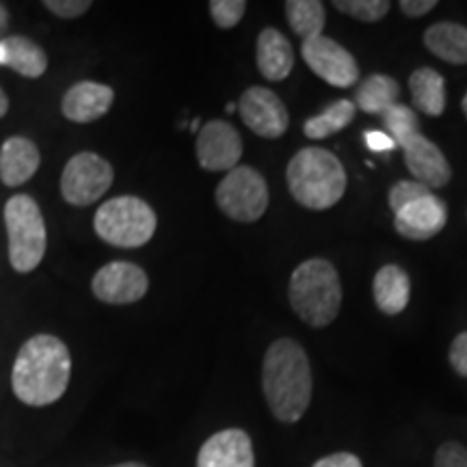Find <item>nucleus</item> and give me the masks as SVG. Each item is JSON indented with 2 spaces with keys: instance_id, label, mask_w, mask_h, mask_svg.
Instances as JSON below:
<instances>
[{
  "instance_id": "f257e3e1",
  "label": "nucleus",
  "mask_w": 467,
  "mask_h": 467,
  "mask_svg": "<svg viewBox=\"0 0 467 467\" xmlns=\"http://www.w3.org/2000/svg\"><path fill=\"white\" fill-rule=\"evenodd\" d=\"M72 377V358L66 342L57 336L28 337L17 350L11 388L28 407H48L66 394Z\"/></svg>"
},
{
  "instance_id": "f03ea898",
  "label": "nucleus",
  "mask_w": 467,
  "mask_h": 467,
  "mask_svg": "<svg viewBox=\"0 0 467 467\" xmlns=\"http://www.w3.org/2000/svg\"><path fill=\"white\" fill-rule=\"evenodd\" d=\"M312 368L299 342L279 337L268 347L262 364V389L275 420L295 424L312 400Z\"/></svg>"
},
{
  "instance_id": "7ed1b4c3",
  "label": "nucleus",
  "mask_w": 467,
  "mask_h": 467,
  "mask_svg": "<svg viewBox=\"0 0 467 467\" xmlns=\"http://www.w3.org/2000/svg\"><path fill=\"white\" fill-rule=\"evenodd\" d=\"M290 195L309 210L334 208L347 191V171L334 151L303 148L285 169Z\"/></svg>"
},
{
  "instance_id": "20e7f679",
  "label": "nucleus",
  "mask_w": 467,
  "mask_h": 467,
  "mask_svg": "<svg viewBox=\"0 0 467 467\" xmlns=\"http://www.w3.org/2000/svg\"><path fill=\"white\" fill-rule=\"evenodd\" d=\"M290 306L303 323L323 329L340 314L342 284L329 260L312 258L295 268L288 288Z\"/></svg>"
},
{
  "instance_id": "39448f33",
  "label": "nucleus",
  "mask_w": 467,
  "mask_h": 467,
  "mask_svg": "<svg viewBox=\"0 0 467 467\" xmlns=\"http://www.w3.org/2000/svg\"><path fill=\"white\" fill-rule=\"evenodd\" d=\"M5 227L9 238V262L17 273H31L42 265L48 232L37 202L31 195H14L5 203Z\"/></svg>"
},
{
  "instance_id": "423d86ee",
  "label": "nucleus",
  "mask_w": 467,
  "mask_h": 467,
  "mask_svg": "<svg viewBox=\"0 0 467 467\" xmlns=\"http://www.w3.org/2000/svg\"><path fill=\"white\" fill-rule=\"evenodd\" d=\"M154 208L132 195H121L104 202L93 217L96 234L104 243L121 249H137L151 241L156 234Z\"/></svg>"
},
{
  "instance_id": "0eeeda50",
  "label": "nucleus",
  "mask_w": 467,
  "mask_h": 467,
  "mask_svg": "<svg viewBox=\"0 0 467 467\" xmlns=\"http://www.w3.org/2000/svg\"><path fill=\"white\" fill-rule=\"evenodd\" d=\"M217 206L225 217L238 223H254L268 208V186L258 169L241 165L221 180L214 192Z\"/></svg>"
},
{
  "instance_id": "6e6552de",
  "label": "nucleus",
  "mask_w": 467,
  "mask_h": 467,
  "mask_svg": "<svg viewBox=\"0 0 467 467\" xmlns=\"http://www.w3.org/2000/svg\"><path fill=\"white\" fill-rule=\"evenodd\" d=\"M113 167L93 151H80L67 161L61 175V195L72 206H91L113 184Z\"/></svg>"
},
{
  "instance_id": "1a4fd4ad",
  "label": "nucleus",
  "mask_w": 467,
  "mask_h": 467,
  "mask_svg": "<svg viewBox=\"0 0 467 467\" xmlns=\"http://www.w3.org/2000/svg\"><path fill=\"white\" fill-rule=\"evenodd\" d=\"M301 57L307 63V67L318 78H323L325 83L340 87V89H348V87L358 83V61H355V57L344 46L334 42L331 37L320 35V37L303 42Z\"/></svg>"
},
{
  "instance_id": "9d476101",
  "label": "nucleus",
  "mask_w": 467,
  "mask_h": 467,
  "mask_svg": "<svg viewBox=\"0 0 467 467\" xmlns=\"http://www.w3.org/2000/svg\"><path fill=\"white\" fill-rule=\"evenodd\" d=\"M238 115L243 124L265 139H279L285 134L290 115L282 98L265 87H249L238 100Z\"/></svg>"
},
{
  "instance_id": "9b49d317",
  "label": "nucleus",
  "mask_w": 467,
  "mask_h": 467,
  "mask_svg": "<svg viewBox=\"0 0 467 467\" xmlns=\"http://www.w3.org/2000/svg\"><path fill=\"white\" fill-rule=\"evenodd\" d=\"M150 279L141 266L132 262H109L93 275L91 290L109 306H128L148 295Z\"/></svg>"
},
{
  "instance_id": "f8f14e48",
  "label": "nucleus",
  "mask_w": 467,
  "mask_h": 467,
  "mask_svg": "<svg viewBox=\"0 0 467 467\" xmlns=\"http://www.w3.org/2000/svg\"><path fill=\"white\" fill-rule=\"evenodd\" d=\"M195 151L206 171H232L243 156V139L232 124L213 119L200 130Z\"/></svg>"
},
{
  "instance_id": "ddd939ff",
  "label": "nucleus",
  "mask_w": 467,
  "mask_h": 467,
  "mask_svg": "<svg viewBox=\"0 0 467 467\" xmlns=\"http://www.w3.org/2000/svg\"><path fill=\"white\" fill-rule=\"evenodd\" d=\"M448 221V208L440 197L429 192V195L420 197L411 202L399 213L394 214V227L407 241H431L437 236Z\"/></svg>"
},
{
  "instance_id": "4468645a",
  "label": "nucleus",
  "mask_w": 467,
  "mask_h": 467,
  "mask_svg": "<svg viewBox=\"0 0 467 467\" xmlns=\"http://www.w3.org/2000/svg\"><path fill=\"white\" fill-rule=\"evenodd\" d=\"M405 150V162L407 169L411 171L416 182H420L426 189H441L451 182L452 169L451 162L446 161L443 151L437 145L426 139L424 134H416L402 145Z\"/></svg>"
},
{
  "instance_id": "2eb2a0df",
  "label": "nucleus",
  "mask_w": 467,
  "mask_h": 467,
  "mask_svg": "<svg viewBox=\"0 0 467 467\" xmlns=\"http://www.w3.org/2000/svg\"><path fill=\"white\" fill-rule=\"evenodd\" d=\"M197 467H255L251 437L243 429L219 431L203 441Z\"/></svg>"
},
{
  "instance_id": "dca6fc26",
  "label": "nucleus",
  "mask_w": 467,
  "mask_h": 467,
  "mask_svg": "<svg viewBox=\"0 0 467 467\" xmlns=\"http://www.w3.org/2000/svg\"><path fill=\"white\" fill-rule=\"evenodd\" d=\"M115 100V91L109 85L93 83V80H80L69 87L63 96L61 110L74 124H91L100 119L110 110Z\"/></svg>"
},
{
  "instance_id": "f3484780",
  "label": "nucleus",
  "mask_w": 467,
  "mask_h": 467,
  "mask_svg": "<svg viewBox=\"0 0 467 467\" xmlns=\"http://www.w3.org/2000/svg\"><path fill=\"white\" fill-rule=\"evenodd\" d=\"M39 156L37 145L26 137H9L0 148V182L5 186H20L37 173Z\"/></svg>"
},
{
  "instance_id": "a211bd4d",
  "label": "nucleus",
  "mask_w": 467,
  "mask_h": 467,
  "mask_svg": "<svg viewBox=\"0 0 467 467\" xmlns=\"http://www.w3.org/2000/svg\"><path fill=\"white\" fill-rule=\"evenodd\" d=\"M255 61H258L260 74L266 80L279 83V80L288 78L292 67H295V50L282 31L268 26L258 35Z\"/></svg>"
},
{
  "instance_id": "6ab92c4d",
  "label": "nucleus",
  "mask_w": 467,
  "mask_h": 467,
  "mask_svg": "<svg viewBox=\"0 0 467 467\" xmlns=\"http://www.w3.org/2000/svg\"><path fill=\"white\" fill-rule=\"evenodd\" d=\"M0 66H7L25 78H39L48 69V57L33 39L5 37L0 42Z\"/></svg>"
},
{
  "instance_id": "aec40b11",
  "label": "nucleus",
  "mask_w": 467,
  "mask_h": 467,
  "mask_svg": "<svg viewBox=\"0 0 467 467\" xmlns=\"http://www.w3.org/2000/svg\"><path fill=\"white\" fill-rule=\"evenodd\" d=\"M377 307L388 317H396L407 307L409 295H411V282L400 266L388 265L379 268L375 282H372Z\"/></svg>"
},
{
  "instance_id": "412c9836",
  "label": "nucleus",
  "mask_w": 467,
  "mask_h": 467,
  "mask_svg": "<svg viewBox=\"0 0 467 467\" xmlns=\"http://www.w3.org/2000/svg\"><path fill=\"white\" fill-rule=\"evenodd\" d=\"M424 46L437 58L454 66L467 63V26L457 22H437L424 33Z\"/></svg>"
},
{
  "instance_id": "4be33fe9",
  "label": "nucleus",
  "mask_w": 467,
  "mask_h": 467,
  "mask_svg": "<svg viewBox=\"0 0 467 467\" xmlns=\"http://www.w3.org/2000/svg\"><path fill=\"white\" fill-rule=\"evenodd\" d=\"M411 100L420 113L440 117L446 110V80L433 67H420L409 76Z\"/></svg>"
},
{
  "instance_id": "5701e85b",
  "label": "nucleus",
  "mask_w": 467,
  "mask_h": 467,
  "mask_svg": "<svg viewBox=\"0 0 467 467\" xmlns=\"http://www.w3.org/2000/svg\"><path fill=\"white\" fill-rule=\"evenodd\" d=\"M400 85L388 74L368 76L355 91V109H361L368 115H383L385 110L399 104Z\"/></svg>"
},
{
  "instance_id": "b1692460",
  "label": "nucleus",
  "mask_w": 467,
  "mask_h": 467,
  "mask_svg": "<svg viewBox=\"0 0 467 467\" xmlns=\"http://www.w3.org/2000/svg\"><path fill=\"white\" fill-rule=\"evenodd\" d=\"M285 17H288L292 31L299 35L303 42L320 37L327 22L325 5L320 0H288L285 3Z\"/></svg>"
},
{
  "instance_id": "393cba45",
  "label": "nucleus",
  "mask_w": 467,
  "mask_h": 467,
  "mask_svg": "<svg viewBox=\"0 0 467 467\" xmlns=\"http://www.w3.org/2000/svg\"><path fill=\"white\" fill-rule=\"evenodd\" d=\"M355 119V104L350 100H337L329 104L323 113L309 117L303 124V134L312 141H320V139L334 137V134L342 132L350 121Z\"/></svg>"
},
{
  "instance_id": "a878e982",
  "label": "nucleus",
  "mask_w": 467,
  "mask_h": 467,
  "mask_svg": "<svg viewBox=\"0 0 467 467\" xmlns=\"http://www.w3.org/2000/svg\"><path fill=\"white\" fill-rule=\"evenodd\" d=\"M383 121H385V130H388L389 139L399 145H405L409 139L416 137L420 130V121L416 110L407 104H394L392 109H388L383 113Z\"/></svg>"
},
{
  "instance_id": "bb28decb",
  "label": "nucleus",
  "mask_w": 467,
  "mask_h": 467,
  "mask_svg": "<svg viewBox=\"0 0 467 467\" xmlns=\"http://www.w3.org/2000/svg\"><path fill=\"white\" fill-rule=\"evenodd\" d=\"M334 7L342 14L355 17V20L372 25V22L383 20L388 16L389 3L388 0H336Z\"/></svg>"
},
{
  "instance_id": "cd10ccee",
  "label": "nucleus",
  "mask_w": 467,
  "mask_h": 467,
  "mask_svg": "<svg viewBox=\"0 0 467 467\" xmlns=\"http://www.w3.org/2000/svg\"><path fill=\"white\" fill-rule=\"evenodd\" d=\"M247 3L244 0H213L210 3V17L219 28H234L243 20Z\"/></svg>"
},
{
  "instance_id": "c85d7f7f",
  "label": "nucleus",
  "mask_w": 467,
  "mask_h": 467,
  "mask_svg": "<svg viewBox=\"0 0 467 467\" xmlns=\"http://www.w3.org/2000/svg\"><path fill=\"white\" fill-rule=\"evenodd\" d=\"M429 192H433L431 189H426V186H422L420 182H416V180H400V182H396L392 189H389V208L394 210V214L399 213V210H402L405 206H409L411 202L420 200V197L429 195Z\"/></svg>"
},
{
  "instance_id": "c756f323",
  "label": "nucleus",
  "mask_w": 467,
  "mask_h": 467,
  "mask_svg": "<svg viewBox=\"0 0 467 467\" xmlns=\"http://www.w3.org/2000/svg\"><path fill=\"white\" fill-rule=\"evenodd\" d=\"M435 467H467V448L459 441H446L437 448Z\"/></svg>"
},
{
  "instance_id": "7c9ffc66",
  "label": "nucleus",
  "mask_w": 467,
  "mask_h": 467,
  "mask_svg": "<svg viewBox=\"0 0 467 467\" xmlns=\"http://www.w3.org/2000/svg\"><path fill=\"white\" fill-rule=\"evenodd\" d=\"M44 7L63 20H72V17L87 14L91 9V3L89 0H46Z\"/></svg>"
},
{
  "instance_id": "2f4dec72",
  "label": "nucleus",
  "mask_w": 467,
  "mask_h": 467,
  "mask_svg": "<svg viewBox=\"0 0 467 467\" xmlns=\"http://www.w3.org/2000/svg\"><path fill=\"white\" fill-rule=\"evenodd\" d=\"M448 358H451V366L454 368V372H459L461 377L467 379V331L454 337Z\"/></svg>"
},
{
  "instance_id": "473e14b6",
  "label": "nucleus",
  "mask_w": 467,
  "mask_h": 467,
  "mask_svg": "<svg viewBox=\"0 0 467 467\" xmlns=\"http://www.w3.org/2000/svg\"><path fill=\"white\" fill-rule=\"evenodd\" d=\"M312 467H364V465H361L359 457H355V454L336 452V454H329V457L318 459Z\"/></svg>"
},
{
  "instance_id": "72a5a7b5",
  "label": "nucleus",
  "mask_w": 467,
  "mask_h": 467,
  "mask_svg": "<svg viewBox=\"0 0 467 467\" xmlns=\"http://www.w3.org/2000/svg\"><path fill=\"white\" fill-rule=\"evenodd\" d=\"M437 7L435 0H400V11L407 17H422Z\"/></svg>"
},
{
  "instance_id": "f704fd0d",
  "label": "nucleus",
  "mask_w": 467,
  "mask_h": 467,
  "mask_svg": "<svg viewBox=\"0 0 467 467\" xmlns=\"http://www.w3.org/2000/svg\"><path fill=\"white\" fill-rule=\"evenodd\" d=\"M364 141L368 145V150L372 151H392L396 148V143L389 139V134L381 130H368L364 134Z\"/></svg>"
},
{
  "instance_id": "c9c22d12",
  "label": "nucleus",
  "mask_w": 467,
  "mask_h": 467,
  "mask_svg": "<svg viewBox=\"0 0 467 467\" xmlns=\"http://www.w3.org/2000/svg\"><path fill=\"white\" fill-rule=\"evenodd\" d=\"M7 110H9V98L5 96L3 89H0V119H3V117L7 115Z\"/></svg>"
},
{
  "instance_id": "e433bc0d",
  "label": "nucleus",
  "mask_w": 467,
  "mask_h": 467,
  "mask_svg": "<svg viewBox=\"0 0 467 467\" xmlns=\"http://www.w3.org/2000/svg\"><path fill=\"white\" fill-rule=\"evenodd\" d=\"M5 25H7V11L0 7V31H3V28H7Z\"/></svg>"
},
{
  "instance_id": "4c0bfd02",
  "label": "nucleus",
  "mask_w": 467,
  "mask_h": 467,
  "mask_svg": "<svg viewBox=\"0 0 467 467\" xmlns=\"http://www.w3.org/2000/svg\"><path fill=\"white\" fill-rule=\"evenodd\" d=\"M113 467H148V465L137 463V461H130V463H119V465H113Z\"/></svg>"
},
{
  "instance_id": "58836bf2",
  "label": "nucleus",
  "mask_w": 467,
  "mask_h": 467,
  "mask_svg": "<svg viewBox=\"0 0 467 467\" xmlns=\"http://www.w3.org/2000/svg\"><path fill=\"white\" fill-rule=\"evenodd\" d=\"M461 107H463V113H465V117H467V93H465V98H463V104H461Z\"/></svg>"
}]
</instances>
